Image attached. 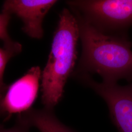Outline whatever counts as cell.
<instances>
[{
  "instance_id": "obj_12",
  "label": "cell",
  "mask_w": 132,
  "mask_h": 132,
  "mask_svg": "<svg viewBox=\"0 0 132 132\" xmlns=\"http://www.w3.org/2000/svg\"><path fill=\"white\" fill-rule=\"evenodd\" d=\"M4 96H0V117L2 115L4 114V111L3 109V106H2V100Z\"/></svg>"
},
{
  "instance_id": "obj_7",
  "label": "cell",
  "mask_w": 132,
  "mask_h": 132,
  "mask_svg": "<svg viewBox=\"0 0 132 132\" xmlns=\"http://www.w3.org/2000/svg\"><path fill=\"white\" fill-rule=\"evenodd\" d=\"M16 122L29 128H36L40 132H75L57 118L53 110L30 108L19 113Z\"/></svg>"
},
{
  "instance_id": "obj_1",
  "label": "cell",
  "mask_w": 132,
  "mask_h": 132,
  "mask_svg": "<svg viewBox=\"0 0 132 132\" xmlns=\"http://www.w3.org/2000/svg\"><path fill=\"white\" fill-rule=\"evenodd\" d=\"M73 13L82 47L77 73H97L106 83L132 80V43L125 34L104 33Z\"/></svg>"
},
{
  "instance_id": "obj_2",
  "label": "cell",
  "mask_w": 132,
  "mask_h": 132,
  "mask_svg": "<svg viewBox=\"0 0 132 132\" xmlns=\"http://www.w3.org/2000/svg\"><path fill=\"white\" fill-rule=\"evenodd\" d=\"M79 32L75 14L64 9L54 33L51 50L42 72V102L44 108L53 110L61 101L68 78L77 59Z\"/></svg>"
},
{
  "instance_id": "obj_6",
  "label": "cell",
  "mask_w": 132,
  "mask_h": 132,
  "mask_svg": "<svg viewBox=\"0 0 132 132\" xmlns=\"http://www.w3.org/2000/svg\"><path fill=\"white\" fill-rule=\"evenodd\" d=\"M58 1L55 0H6L2 12L14 14L22 20V30L29 37L40 39L44 35L43 20Z\"/></svg>"
},
{
  "instance_id": "obj_8",
  "label": "cell",
  "mask_w": 132,
  "mask_h": 132,
  "mask_svg": "<svg viewBox=\"0 0 132 132\" xmlns=\"http://www.w3.org/2000/svg\"><path fill=\"white\" fill-rule=\"evenodd\" d=\"M11 18V15L2 13H0V40L4 44V47L22 50L21 45L12 40L9 34L7 27Z\"/></svg>"
},
{
  "instance_id": "obj_3",
  "label": "cell",
  "mask_w": 132,
  "mask_h": 132,
  "mask_svg": "<svg viewBox=\"0 0 132 132\" xmlns=\"http://www.w3.org/2000/svg\"><path fill=\"white\" fill-rule=\"evenodd\" d=\"M67 4L104 33L124 34L123 30L132 26V0H77Z\"/></svg>"
},
{
  "instance_id": "obj_10",
  "label": "cell",
  "mask_w": 132,
  "mask_h": 132,
  "mask_svg": "<svg viewBox=\"0 0 132 132\" xmlns=\"http://www.w3.org/2000/svg\"><path fill=\"white\" fill-rule=\"evenodd\" d=\"M28 129L29 128L17 122L13 126L9 128L0 126V132H29Z\"/></svg>"
},
{
  "instance_id": "obj_4",
  "label": "cell",
  "mask_w": 132,
  "mask_h": 132,
  "mask_svg": "<svg viewBox=\"0 0 132 132\" xmlns=\"http://www.w3.org/2000/svg\"><path fill=\"white\" fill-rule=\"evenodd\" d=\"M79 76L80 80L105 101L111 118L119 132H132V82L120 86L117 83L96 82L88 74Z\"/></svg>"
},
{
  "instance_id": "obj_9",
  "label": "cell",
  "mask_w": 132,
  "mask_h": 132,
  "mask_svg": "<svg viewBox=\"0 0 132 132\" xmlns=\"http://www.w3.org/2000/svg\"><path fill=\"white\" fill-rule=\"evenodd\" d=\"M21 51L10 48H0V86L6 84L3 81L5 66L10 59L19 54Z\"/></svg>"
},
{
  "instance_id": "obj_5",
  "label": "cell",
  "mask_w": 132,
  "mask_h": 132,
  "mask_svg": "<svg viewBox=\"0 0 132 132\" xmlns=\"http://www.w3.org/2000/svg\"><path fill=\"white\" fill-rule=\"evenodd\" d=\"M41 75L40 68L33 67L9 87L2 100L4 113L10 116L31 108L37 96Z\"/></svg>"
},
{
  "instance_id": "obj_11",
  "label": "cell",
  "mask_w": 132,
  "mask_h": 132,
  "mask_svg": "<svg viewBox=\"0 0 132 132\" xmlns=\"http://www.w3.org/2000/svg\"><path fill=\"white\" fill-rule=\"evenodd\" d=\"M9 86L6 85L0 86V96H4L9 88Z\"/></svg>"
}]
</instances>
